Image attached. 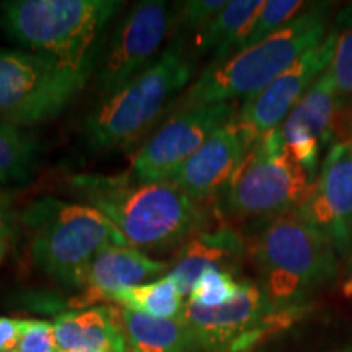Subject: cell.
Segmentation results:
<instances>
[{
	"instance_id": "cell-19",
	"label": "cell",
	"mask_w": 352,
	"mask_h": 352,
	"mask_svg": "<svg viewBox=\"0 0 352 352\" xmlns=\"http://www.w3.org/2000/svg\"><path fill=\"white\" fill-rule=\"evenodd\" d=\"M264 0H232L197 32L199 52H214L212 63L230 57L243 41Z\"/></svg>"
},
{
	"instance_id": "cell-21",
	"label": "cell",
	"mask_w": 352,
	"mask_h": 352,
	"mask_svg": "<svg viewBox=\"0 0 352 352\" xmlns=\"http://www.w3.org/2000/svg\"><path fill=\"white\" fill-rule=\"evenodd\" d=\"M116 303H120L122 308H129L153 318L171 320L182 316L186 300L173 277L166 272L157 280L122 290L118 294Z\"/></svg>"
},
{
	"instance_id": "cell-33",
	"label": "cell",
	"mask_w": 352,
	"mask_h": 352,
	"mask_svg": "<svg viewBox=\"0 0 352 352\" xmlns=\"http://www.w3.org/2000/svg\"><path fill=\"white\" fill-rule=\"evenodd\" d=\"M59 352H64V351H59Z\"/></svg>"
},
{
	"instance_id": "cell-15",
	"label": "cell",
	"mask_w": 352,
	"mask_h": 352,
	"mask_svg": "<svg viewBox=\"0 0 352 352\" xmlns=\"http://www.w3.org/2000/svg\"><path fill=\"white\" fill-rule=\"evenodd\" d=\"M248 151L246 139L230 121L210 135L170 183L195 201L202 202L226 189Z\"/></svg>"
},
{
	"instance_id": "cell-29",
	"label": "cell",
	"mask_w": 352,
	"mask_h": 352,
	"mask_svg": "<svg viewBox=\"0 0 352 352\" xmlns=\"http://www.w3.org/2000/svg\"><path fill=\"white\" fill-rule=\"evenodd\" d=\"M16 212L13 208V199L7 191L0 189V236L13 239L16 232Z\"/></svg>"
},
{
	"instance_id": "cell-18",
	"label": "cell",
	"mask_w": 352,
	"mask_h": 352,
	"mask_svg": "<svg viewBox=\"0 0 352 352\" xmlns=\"http://www.w3.org/2000/svg\"><path fill=\"white\" fill-rule=\"evenodd\" d=\"M129 352H195V338L182 318L160 320L121 307Z\"/></svg>"
},
{
	"instance_id": "cell-8",
	"label": "cell",
	"mask_w": 352,
	"mask_h": 352,
	"mask_svg": "<svg viewBox=\"0 0 352 352\" xmlns=\"http://www.w3.org/2000/svg\"><path fill=\"white\" fill-rule=\"evenodd\" d=\"M85 85L41 56L0 50V122L19 129L54 120Z\"/></svg>"
},
{
	"instance_id": "cell-11",
	"label": "cell",
	"mask_w": 352,
	"mask_h": 352,
	"mask_svg": "<svg viewBox=\"0 0 352 352\" xmlns=\"http://www.w3.org/2000/svg\"><path fill=\"white\" fill-rule=\"evenodd\" d=\"M175 28V13L164 0L135 3L114 30L103 56L100 88L111 96L142 74L162 54L160 47Z\"/></svg>"
},
{
	"instance_id": "cell-6",
	"label": "cell",
	"mask_w": 352,
	"mask_h": 352,
	"mask_svg": "<svg viewBox=\"0 0 352 352\" xmlns=\"http://www.w3.org/2000/svg\"><path fill=\"white\" fill-rule=\"evenodd\" d=\"M33 263L70 287H83L90 264L109 246H131L107 215L82 202L33 201L21 214Z\"/></svg>"
},
{
	"instance_id": "cell-17",
	"label": "cell",
	"mask_w": 352,
	"mask_h": 352,
	"mask_svg": "<svg viewBox=\"0 0 352 352\" xmlns=\"http://www.w3.org/2000/svg\"><path fill=\"white\" fill-rule=\"evenodd\" d=\"M56 340L64 352H129L121 308L100 305L60 314Z\"/></svg>"
},
{
	"instance_id": "cell-10",
	"label": "cell",
	"mask_w": 352,
	"mask_h": 352,
	"mask_svg": "<svg viewBox=\"0 0 352 352\" xmlns=\"http://www.w3.org/2000/svg\"><path fill=\"white\" fill-rule=\"evenodd\" d=\"M235 101L178 109L131 158L132 178L170 182L208 139L235 118Z\"/></svg>"
},
{
	"instance_id": "cell-13",
	"label": "cell",
	"mask_w": 352,
	"mask_h": 352,
	"mask_svg": "<svg viewBox=\"0 0 352 352\" xmlns=\"http://www.w3.org/2000/svg\"><path fill=\"white\" fill-rule=\"evenodd\" d=\"M324 235L340 254L352 241V139L334 142L324 157L318 178L297 209Z\"/></svg>"
},
{
	"instance_id": "cell-20",
	"label": "cell",
	"mask_w": 352,
	"mask_h": 352,
	"mask_svg": "<svg viewBox=\"0 0 352 352\" xmlns=\"http://www.w3.org/2000/svg\"><path fill=\"white\" fill-rule=\"evenodd\" d=\"M340 104L341 100L333 76L329 69H327L311 83L305 95L289 113L284 124L300 127L310 132L321 145H324L333 139Z\"/></svg>"
},
{
	"instance_id": "cell-22",
	"label": "cell",
	"mask_w": 352,
	"mask_h": 352,
	"mask_svg": "<svg viewBox=\"0 0 352 352\" xmlns=\"http://www.w3.org/2000/svg\"><path fill=\"white\" fill-rule=\"evenodd\" d=\"M36 166V147L16 127L0 122V183H23Z\"/></svg>"
},
{
	"instance_id": "cell-28",
	"label": "cell",
	"mask_w": 352,
	"mask_h": 352,
	"mask_svg": "<svg viewBox=\"0 0 352 352\" xmlns=\"http://www.w3.org/2000/svg\"><path fill=\"white\" fill-rule=\"evenodd\" d=\"M23 328L25 320L0 316V352L16 351Z\"/></svg>"
},
{
	"instance_id": "cell-32",
	"label": "cell",
	"mask_w": 352,
	"mask_h": 352,
	"mask_svg": "<svg viewBox=\"0 0 352 352\" xmlns=\"http://www.w3.org/2000/svg\"><path fill=\"white\" fill-rule=\"evenodd\" d=\"M12 352H19V351H12Z\"/></svg>"
},
{
	"instance_id": "cell-2",
	"label": "cell",
	"mask_w": 352,
	"mask_h": 352,
	"mask_svg": "<svg viewBox=\"0 0 352 352\" xmlns=\"http://www.w3.org/2000/svg\"><path fill=\"white\" fill-rule=\"evenodd\" d=\"M122 6L120 0H12L0 7V21L30 52L88 82L100 39Z\"/></svg>"
},
{
	"instance_id": "cell-1",
	"label": "cell",
	"mask_w": 352,
	"mask_h": 352,
	"mask_svg": "<svg viewBox=\"0 0 352 352\" xmlns=\"http://www.w3.org/2000/svg\"><path fill=\"white\" fill-rule=\"evenodd\" d=\"M67 191L114 223L138 250H165L183 245L201 230V202L170 182L145 183L122 175H72Z\"/></svg>"
},
{
	"instance_id": "cell-5",
	"label": "cell",
	"mask_w": 352,
	"mask_h": 352,
	"mask_svg": "<svg viewBox=\"0 0 352 352\" xmlns=\"http://www.w3.org/2000/svg\"><path fill=\"white\" fill-rule=\"evenodd\" d=\"M195 69L183 38L175 34L151 67L90 113L83 124L87 144L96 152H108L138 142L186 90Z\"/></svg>"
},
{
	"instance_id": "cell-4",
	"label": "cell",
	"mask_w": 352,
	"mask_h": 352,
	"mask_svg": "<svg viewBox=\"0 0 352 352\" xmlns=\"http://www.w3.org/2000/svg\"><path fill=\"white\" fill-rule=\"evenodd\" d=\"M246 252L259 274V287L277 310L300 308L314 290L338 272L331 240L298 210L264 219Z\"/></svg>"
},
{
	"instance_id": "cell-34",
	"label": "cell",
	"mask_w": 352,
	"mask_h": 352,
	"mask_svg": "<svg viewBox=\"0 0 352 352\" xmlns=\"http://www.w3.org/2000/svg\"><path fill=\"white\" fill-rule=\"evenodd\" d=\"M349 352H351V351H349Z\"/></svg>"
},
{
	"instance_id": "cell-23",
	"label": "cell",
	"mask_w": 352,
	"mask_h": 352,
	"mask_svg": "<svg viewBox=\"0 0 352 352\" xmlns=\"http://www.w3.org/2000/svg\"><path fill=\"white\" fill-rule=\"evenodd\" d=\"M333 30L336 33V47L328 69L341 104H349L352 103V6L338 15Z\"/></svg>"
},
{
	"instance_id": "cell-25",
	"label": "cell",
	"mask_w": 352,
	"mask_h": 352,
	"mask_svg": "<svg viewBox=\"0 0 352 352\" xmlns=\"http://www.w3.org/2000/svg\"><path fill=\"white\" fill-rule=\"evenodd\" d=\"M241 280H235L233 272L223 270H208L199 276L188 302L204 308H214L226 305L236 297Z\"/></svg>"
},
{
	"instance_id": "cell-9",
	"label": "cell",
	"mask_w": 352,
	"mask_h": 352,
	"mask_svg": "<svg viewBox=\"0 0 352 352\" xmlns=\"http://www.w3.org/2000/svg\"><path fill=\"white\" fill-rule=\"evenodd\" d=\"M300 308L277 310L259 285L241 280L239 294L232 302L204 308L186 300L179 318L191 331L197 349L245 352L256 346L266 334L292 323Z\"/></svg>"
},
{
	"instance_id": "cell-30",
	"label": "cell",
	"mask_w": 352,
	"mask_h": 352,
	"mask_svg": "<svg viewBox=\"0 0 352 352\" xmlns=\"http://www.w3.org/2000/svg\"><path fill=\"white\" fill-rule=\"evenodd\" d=\"M12 239H7V236H0V261H2L3 256L7 254L8 245H10Z\"/></svg>"
},
{
	"instance_id": "cell-27",
	"label": "cell",
	"mask_w": 352,
	"mask_h": 352,
	"mask_svg": "<svg viewBox=\"0 0 352 352\" xmlns=\"http://www.w3.org/2000/svg\"><path fill=\"white\" fill-rule=\"evenodd\" d=\"M19 352H59L56 340L54 323L44 320H25L23 334H21Z\"/></svg>"
},
{
	"instance_id": "cell-7",
	"label": "cell",
	"mask_w": 352,
	"mask_h": 352,
	"mask_svg": "<svg viewBox=\"0 0 352 352\" xmlns=\"http://www.w3.org/2000/svg\"><path fill=\"white\" fill-rule=\"evenodd\" d=\"M311 184L276 127L250 148L223 189V210L236 220L276 217L300 208Z\"/></svg>"
},
{
	"instance_id": "cell-24",
	"label": "cell",
	"mask_w": 352,
	"mask_h": 352,
	"mask_svg": "<svg viewBox=\"0 0 352 352\" xmlns=\"http://www.w3.org/2000/svg\"><path fill=\"white\" fill-rule=\"evenodd\" d=\"M307 6H310V3L302 2V0H266L235 52L252 47L271 34L279 32L290 20L296 19L298 13L305 10Z\"/></svg>"
},
{
	"instance_id": "cell-14",
	"label": "cell",
	"mask_w": 352,
	"mask_h": 352,
	"mask_svg": "<svg viewBox=\"0 0 352 352\" xmlns=\"http://www.w3.org/2000/svg\"><path fill=\"white\" fill-rule=\"evenodd\" d=\"M170 264L158 261L134 246H109L96 254L87 272L85 292L70 302L74 310L116 302L118 294L151 283L168 271Z\"/></svg>"
},
{
	"instance_id": "cell-26",
	"label": "cell",
	"mask_w": 352,
	"mask_h": 352,
	"mask_svg": "<svg viewBox=\"0 0 352 352\" xmlns=\"http://www.w3.org/2000/svg\"><path fill=\"white\" fill-rule=\"evenodd\" d=\"M226 6V0H188L179 3L175 23L178 21V25L188 32H199Z\"/></svg>"
},
{
	"instance_id": "cell-3",
	"label": "cell",
	"mask_w": 352,
	"mask_h": 352,
	"mask_svg": "<svg viewBox=\"0 0 352 352\" xmlns=\"http://www.w3.org/2000/svg\"><path fill=\"white\" fill-rule=\"evenodd\" d=\"M331 3L308 6L279 32L212 63L179 95L175 111L202 104L248 98L285 72L298 57L327 38Z\"/></svg>"
},
{
	"instance_id": "cell-12",
	"label": "cell",
	"mask_w": 352,
	"mask_h": 352,
	"mask_svg": "<svg viewBox=\"0 0 352 352\" xmlns=\"http://www.w3.org/2000/svg\"><path fill=\"white\" fill-rule=\"evenodd\" d=\"M334 47L336 33L331 28L323 41L298 57L270 85L245 98L243 107L235 114L232 122L246 139L250 148L263 135L283 124L311 83L331 64Z\"/></svg>"
},
{
	"instance_id": "cell-16",
	"label": "cell",
	"mask_w": 352,
	"mask_h": 352,
	"mask_svg": "<svg viewBox=\"0 0 352 352\" xmlns=\"http://www.w3.org/2000/svg\"><path fill=\"white\" fill-rule=\"evenodd\" d=\"M245 253V240L233 228H201L179 246L168 274L173 277L184 300H188L202 272L214 267L233 272Z\"/></svg>"
},
{
	"instance_id": "cell-31",
	"label": "cell",
	"mask_w": 352,
	"mask_h": 352,
	"mask_svg": "<svg viewBox=\"0 0 352 352\" xmlns=\"http://www.w3.org/2000/svg\"><path fill=\"white\" fill-rule=\"evenodd\" d=\"M344 294L347 297H352V279L349 280V283L346 284V287H344Z\"/></svg>"
}]
</instances>
